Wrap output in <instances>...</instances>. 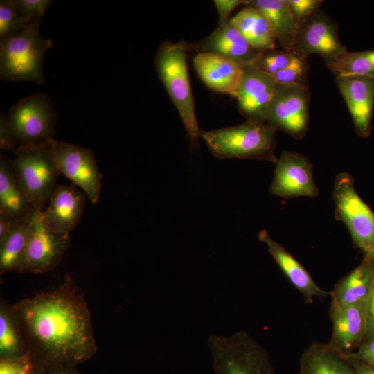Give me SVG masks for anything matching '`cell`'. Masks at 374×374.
Listing matches in <instances>:
<instances>
[{
    "mask_svg": "<svg viewBox=\"0 0 374 374\" xmlns=\"http://www.w3.org/2000/svg\"><path fill=\"white\" fill-rule=\"evenodd\" d=\"M19 321L33 374L77 367L97 351L84 294L70 276L55 290L12 305Z\"/></svg>",
    "mask_w": 374,
    "mask_h": 374,
    "instance_id": "cell-1",
    "label": "cell"
},
{
    "mask_svg": "<svg viewBox=\"0 0 374 374\" xmlns=\"http://www.w3.org/2000/svg\"><path fill=\"white\" fill-rule=\"evenodd\" d=\"M276 129L267 122L247 120L242 124L201 131L213 155L219 159H251L276 163Z\"/></svg>",
    "mask_w": 374,
    "mask_h": 374,
    "instance_id": "cell-2",
    "label": "cell"
},
{
    "mask_svg": "<svg viewBox=\"0 0 374 374\" xmlns=\"http://www.w3.org/2000/svg\"><path fill=\"white\" fill-rule=\"evenodd\" d=\"M188 48L184 42H164L159 48L154 64L158 76L177 108L192 144L196 146L202 130L195 116L188 73Z\"/></svg>",
    "mask_w": 374,
    "mask_h": 374,
    "instance_id": "cell-3",
    "label": "cell"
},
{
    "mask_svg": "<svg viewBox=\"0 0 374 374\" xmlns=\"http://www.w3.org/2000/svg\"><path fill=\"white\" fill-rule=\"evenodd\" d=\"M41 21H35L21 32L0 42L1 80L44 83V55L53 46L39 32Z\"/></svg>",
    "mask_w": 374,
    "mask_h": 374,
    "instance_id": "cell-4",
    "label": "cell"
},
{
    "mask_svg": "<svg viewBox=\"0 0 374 374\" xmlns=\"http://www.w3.org/2000/svg\"><path fill=\"white\" fill-rule=\"evenodd\" d=\"M208 346L214 374H276L268 351L245 331L211 335Z\"/></svg>",
    "mask_w": 374,
    "mask_h": 374,
    "instance_id": "cell-5",
    "label": "cell"
},
{
    "mask_svg": "<svg viewBox=\"0 0 374 374\" xmlns=\"http://www.w3.org/2000/svg\"><path fill=\"white\" fill-rule=\"evenodd\" d=\"M15 154L11 163L30 206L33 212L42 211L60 174L47 143L19 146Z\"/></svg>",
    "mask_w": 374,
    "mask_h": 374,
    "instance_id": "cell-6",
    "label": "cell"
},
{
    "mask_svg": "<svg viewBox=\"0 0 374 374\" xmlns=\"http://www.w3.org/2000/svg\"><path fill=\"white\" fill-rule=\"evenodd\" d=\"M6 118L15 149L46 143L53 138L57 113L44 93H34L19 100L10 108Z\"/></svg>",
    "mask_w": 374,
    "mask_h": 374,
    "instance_id": "cell-7",
    "label": "cell"
},
{
    "mask_svg": "<svg viewBox=\"0 0 374 374\" xmlns=\"http://www.w3.org/2000/svg\"><path fill=\"white\" fill-rule=\"evenodd\" d=\"M332 195L337 220L344 223L364 256L374 258V213L357 194L350 174L336 176Z\"/></svg>",
    "mask_w": 374,
    "mask_h": 374,
    "instance_id": "cell-8",
    "label": "cell"
},
{
    "mask_svg": "<svg viewBox=\"0 0 374 374\" xmlns=\"http://www.w3.org/2000/svg\"><path fill=\"white\" fill-rule=\"evenodd\" d=\"M47 145L60 173L80 187L93 204H97L103 176L92 151L53 138L47 142Z\"/></svg>",
    "mask_w": 374,
    "mask_h": 374,
    "instance_id": "cell-9",
    "label": "cell"
},
{
    "mask_svg": "<svg viewBox=\"0 0 374 374\" xmlns=\"http://www.w3.org/2000/svg\"><path fill=\"white\" fill-rule=\"evenodd\" d=\"M40 212L34 211L31 215L29 242L17 272H48L59 265L70 246L69 234L48 229L41 220Z\"/></svg>",
    "mask_w": 374,
    "mask_h": 374,
    "instance_id": "cell-10",
    "label": "cell"
},
{
    "mask_svg": "<svg viewBox=\"0 0 374 374\" xmlns=\"http://www.w3.org/2000/svg\"><path fill=\"white\" fill-rule=\"evenodd\" d=\"M309 100L308 87L276 84L274 96L266 110V121L276 130L301 139L308 129Z\"/></svg>",
    "mask_w": 374,
    "mask_h": 374,
    "instance_id": "cell-11",
    "label": "cell"
},
{
    "mask_svg": "<svg viewBox=\"0 0 374 374\" xmlns=\"http://www.w3.org/2000/svg\"><path fill=\"white\" fill-rule=\"evenodd\" d=\"M269 193L283 198L316 197L319 190L313 178V166L304 155L284 151L275 163Z\"/></svg>",
    "mask_w": 374,
    "mask_h": 374,
    "instance_id": "cell-12",
    "label": "cell"
},
{
    "mask_svg": "<svg viewBox=\"0 0 374 374\" xmlns=\"http://www.w3.org/2000/svg\"><path fill=\"white\" fill-rule=\"evenodd\" d=\"M294 51L319 55L327 64L347 49L340 42L337 25L319 10L299 28Z\"/></svg>",
    "mask_w": 374,
    "mask_h": 374,
    "instance_id": "cell-13",
    "label": "cell"
},
{
    "mask_svg": "<svg viewBox=\"0 0 374 374\" xmlns=\"http://www.w3.org/2000/svg\"><path fill=\"white\" fill-rule=\"evenodd\" d=\"M368 300L348 305L330 307L332 331L326 345L331 350L339 355L350 354L364 341L367 328Z\"/></svg>",
    "mask_w": 374,
    "mask_h": 374,
    "instance_id": "cell-14",
    "label": "cell"
},
{
    "mask_svg": "<svg viewBox=\"0 0 374 374\" xmlns=\"http://www.w3.org/2000/svg\"><path fill=\"white\" fill-rule=\"evenodd\" d=\"M87 199L75 186L57 184L46 208L40 212L41 220L51 231L70 234L81 220Z\"/></svg>",
    "mask_w": 374,
    "mask_h": 374,
    "instance_id": "cell-15",
    "label": "cell"
},
{
    "mask_svg": "<svg viewBox=\"0 0 374 374\" xmlns=\"http://www.w3.org/2000/svg\"><path fill=\"white\" fill-rule=\"evenodd\" d=\"M335 82L350 114L355 133L368 137L374 113V77H342L335 78Z\"/></svg>",
    "mask_w": 374,
    "mask_h": 374,
    "instance_id": "cell-16",
    "label": "cell"
},
{
    "mask_svg": "<svg viewBox=\"0 0 374 374\" xmlns=\"http://www.w3.org/2000/svg\"><path fill=\"white\" fill-rule=\"evenodd\" d=\"M276 89L271 75L247 67L236 98L240 112L248 121L267 122L265 113Z\"/></svg>",
    "mask_w": 374,
    "mask_h": 374,
    "instance_id": "cell-17",
    "label": "cell"
},
{
    "mask_svg": "<svg viewBox=\"0 0 374 374\" xmlns=\"http://www.w3.org/2000/svg\"><path fill=\"white\" fill-rule=\"evenodd\" d=\"M193 65L203 82L215 92L236 97L244 74L241 64L207 52L197 53Z\"/></svg>",
    "mask_w": 374,
    "mask_h": 374,
    "instance_id": "cell-18",
    "label": "cell"
},
{
    "mask_svg": "<svg viewBox=\"0 0 374 374\" xmlns=\"http://www.w3.org/2000/svg\"><path fill=\"white\" fill-rule=\"evenodd\" d=\"M193 48L197 53L216 54L245 68L252 66L259 54L229 22L218 26L211 34L195 44Z\"/></svg>",
    "mask_w": 374,
    "mask_h": 374,
    "instance_id": "cell-19",
    "label": "cell"
},
{
    "mask_svg": "<svg viewBox=\"0 0 374 374\" xmlns=\"http://www.w3.org/2000/svg\"><path fill=\"white\" fill-rule=\"evenodd\" d=\"M258 240L263 242L291 283L312 303L316 298H324L329 292L321 289L312 279L306 269L283 247L274 240L266 230L258 234Z\"/></svg>",
    "mask_w": 374,
    "mask_h": 374,
    "instance_id": "cell-20",
    "label": "cell"
},
{
    "mask_svg": "<svg viewBox=\"0 0 374 374\" xmlns=\"http://www.w3.org/2000/svg\"><path fill=\"white\" fill-rule=\"evenodd\" d=\"M374 258L364 256L362 262L339 280L330 292V307L355 304L369 299L373 290Z\"/></svg>",
    "mask_w": 374,
    "mask_h": 374,
    "instance_id": "cell-21",
    "label": "cell"
},
{
    "mask_svg": "<svg viewBox=\"0 0 374 374\" xmlns=\"http://www.w3.org/2000/svg\"><path fill=\"white\" fill-rule=\"evenodd\" d=\"M0 213L15 220L29 219L32 211L11 160L0 155Z\"/></svg>",
    "mask_w": 374,
    "mask_h": 374,
    "instance_id": "cell-22",
    "label": "cell"
},
{
    "mask_svg": "<svg viewBox=\"0 0 374 374\" xmlns=\"http://www.w3.org/2000/svg\"><path fill=\"white\" fill-rule=\"evenodd\" d=\"M245 7L262 12L270 23L278 47L292 51L299 28L290 11L287 0H251Z\"/></svg>",
    "mask_w": 374,
    "mask_h": 374,
    "instance_id": "cell-23",
    "label": "cell"
},
{
    "mask_svg": "<svg viewBox=\"0 0 374 374\" xmlns=\"http://www.w3.org/2000/svg\"><path fill=\"white\" fill-rule=\"evenodd\" d=\"M229 22L257 52L262 53L278 48L270 23L260 10L245 7L231 18Z\"/></svg>",
    "mask_w": 374,
    "mask_h": 374,
    "instance_id": "cell-24",
    "label": "cell"
},
{
    "mask_svg": "<svg viewBox=\"0 0 374 374\" xmlns=\"http://www.w3.org/2000/svg\"><path fill=\"white\" fill-rule=\"evenodd\" d=\"M295 374H356L348 361L326 343L314 341L303 352Z\"/></svg>",
    "mask_w": 374,
    "mask_h": 374,
    "instance_id": "cell-25",
    "label": "cell"
},
{
    "mask_svg": "<svg viewBox=\"0 0 374 374\" xmlns=\"http://www.w3.org/2000/svg\"><path fill=\"white\" fill-rule=\"evenodd\" d=\"M31 233V217L15 220L11 231L0 241V274L17 271Z\"/></svg>",
    "mask_w": 374,
    "mask_h": 374,
    "instance_id": "cell-26",
    "label": "cell"
},
{
    "mask_svg": "<svg viewBox=\"0 0 374 374\" xmlns=\"http://www.w3.org/2000/svg\"><path fill=\"white\" fill-rule=\"evenodd\" d=\"M28 353L19 321L2 298L0 301V358H17Z\"/></svg>",
    "mask_w": 374,
    "mask_h": 374,
    "instance_id": "cell-27",
    "label": "cell"
},
{
    "mask_svg": "<svg viewBox=\"0 0 374 374\" xmlns=\"http://www.w3.org/2000/svg\"><path fill=\"white\" fill-rule=\"evenodd\" d=\"M335 78L350 76L374 77V48L345 53L326 64Z\"/></svg>",
    "mask_w": 374,
    "mask_h": 374,
    "instance_id": "cell-28",
    "label": "cell"
},
{
    "mask_svg": "<svg viewBox=\"0 0 374 374\" xmlns=\"http://www.w3.org/2000/svg\"><path fill=\"white\" fill-rule=\"evenodd\" d=\"M299 53L281 48L259 53L252 66L269 75L287 67Z\"/></svg>",
    "mask_w": 374,
    "mask_h": 374,
    "instance_id": "cell-29",
    "label": "cell"
},
{
    "mask_svg": "<svg viewBox=\"0 0 374 374\" xmlns=\"http://www.w3.org/2000/svg\"><path fill=\"white\" fill-rule=\"evenodd\" d=\"M307 57L299 53L287 67L273 75L276 84L308 87Z\"/></svg>",
    "mask_w": 374,
    "mask_h": 374,
    "instance_id": "cell-30",
    "label": "cell"
},
{
    "mask_svg": "<svg viewBox=\"0 0 374 374\" xmlns=\"http://www.w3.org/2000/svg\"><path fill=\"white\" fill-rule=\"evenodd\" d=\"M29 24L19 14L12 0L0 1V41L21 32Z\"/></svg>",
    "mask_w": 374,
    "mask_h": 374,
    "instance_id": "cell-31",
    "label": "cell"
},
{
    "mask_svg": "<svg viewBox=\"0 0 374 374\" xmlns=\"http://www.w3.org/2000/svg\"><path fill=\"white\" fill-rule=\"evenodd\" d=\"M14 6L28 23L42 21V17L52 3L51 0H12Z\"/></svg>",
    "mask_w": 374,
    "mask_h": 374,
    "instance_id": "cell-32",
    "label": "cell"
},
{
    "mask_svg": "<svg viewBox=\"0 0 374 374\" xmlns=\"http://www.w3.org/2000/svg\"><path fill=\"white\" fill-rule=\"evenodd\" d=\"M287 1L298 28L319 11V8L323 2L321 0H287Z\"/></svg>",
    "mask_w": 374,
    "mask_h": 374,
    "instance_id": "cell-33",
    "label": "cell"
},
{
    "mask_svg": "<svg viewBox=\"0 0 374 374\" xmlns=\"http://www.w3.org/2000/svg\"><path fill=\"white\" fill-rule=\"evenodd\" d=\"M33 371L28 353L17 358H0V374H33Z\"/></svg>",
    "mask_w": 374,
    "mask_h": 374,
    "instance_id": "cell-34",
    "label": "cell"
},
{
    "mask_svg": "<svg viewBox=\"0 0 374 374\" xmlns=\"http://www.w3.org/2000/svg\"><path fill=\"white\" fill-rule=\"evenodd\" d=\"M340 355L374 365V339L363 341L355 351L350 354Z\"/></svg>",
    "mask_w": 374,
    "mask_h": 374,
    "instance_id": "cell-35",
    "label": "cell"
},
{
    "mask_svg": "<svg viewBox=\"0 0 374 374\" xmlns=\"http://www.w3.org/2000/svg\"><path fill=\"white\" fill-rule=\"evenodd\" d=\"M219 16V26H222L229 21V17L232 11L241 4H246L244 0H215L213 1Z\"/></svg>",
    "mask_w": 374,
    "mask_h": 374,
    "instance_id": "cell-36",
    "label": "cell"
},
{
    "mask_svg": "<svg viewBox=\"0 0 374 374\" xmlns=\"http://www.w3.org/2000/svg\"><path fill=\"white\" fill-rule=\"evenodd\" d=\"M0 148L5 151H15L8 128L6 116L1 114L0 118Z\"/></svg>",
    "mask_w": 374,
    "mask_h": 374,
    "instance_id": "cell-37",
    "label": "cell"
},
{
    "mask_svg": "<svg viewBox=\"0 0 374 374\" xmlns=\"http://www.w3.org/2000/svg\"><path fill=\"white\" fill-rule=\"evenodd\" d=\"M374 339V287L368 300L367 328L364 341Z\"/></svg>",
    "mask_w": 374,
    "mask_h": 374,
    "instance_id": "cell-38",
    "label": "cell"
},
{
    "mask_svg": "<svg viewBox=\"0 0 374 374\" xmlns=\"http://www.w3.org/2000/svg\"><path fill=\"white\" fill-rule=\"evenodd\" d=\"M343 357L350 364L356 374H374V365L366 364L353 358Z\"/></svg>",
    "mask_w": 374,
    "mask_h": 374,
    "instance_id": "cell-39",
    "label": "cell"
},
{
    "mask_svg": "<svg viewBox=\"0 0 374 374\" xmlns=\"http://www.w3.org/2000/svg\"><path fill=\"white\" fill-rule=\"evenodd\" d=\"M15 221L12 217L0 213V241L11 231Z\"/></svg>",
    "mask_w": 374,
    "mask_h": 374,
    "instance_id": "cell-40",
    "label": "cell"
},
{
    "mask_svg": "<svg viewBox=\"0 0 374 374\" xmlns=\"http://www.w3.org/2000/svg\"><path fill=\"white\" fill-rule=\"evenodd\" d=\"M43 374H82L79 372L77 367H60L50 369Z\"/></svg>",
    "mask_w": 374,
    "mask_h": 374,
    "instance_id": "cell-41",
    "label": "cell"
},
{
    "mask_svg": "<svg viewBox=\"0 0 374 374\" xmlns=\"http://www.w3.org/2000/svg\"><path fill=\"white\" fill-rule=\"evenodd\" d=\"M373 286H374V283H373Z\"/></svg>",
    "mask_w": 374,
    "mask_h": 374,
    "instance_id": "cell-42",
    "label": "cell"
},
{
    "mask_svg": "<svg viewBox=\"0 0 374 374\" xmlns=\"http://www.w3.org/2000/svg\"><path fill=\"white\" fill-rule=\"evenodd\" d=\"M101 374H104V373H101Z\"/></svg>",
    "mask_w": 374,
    "mask_h": 374,
    "instance_id": "cell-43",
    "label": "cell"
}]
</instances>
